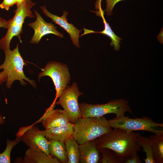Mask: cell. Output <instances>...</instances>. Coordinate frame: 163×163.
<instances>
[{
  "label": "cell",
  "mask_w": 163,
  "mask_h": 163,
  "mask_svg": "<svg viewBox=\"0 0 163 163\" xmlns=\"http://www.w3.org/2000/svg\"><path fill=\"white\" fill-rule=\"evenodd\" d=\"M139 133L115 128L108 133L95 139L98 148H107L114 151L123 160L140 150L137 141Z\"/></svg>",
  "instance_id": "cell-1"
},
{
  "label": "cell",
  "mask_w": 163,
  "mask_h": 163,
  "mask_svg": "<svg viewBox=\"0 0 163 163\" xmlns=\"http://www.w3.org/2000/svg\"><path fill=\"white\" fill-rule=\"evenodd\" d=\"M112 129L104 116L81 117L74 124L73 136L79 145L94 140Z\"/></svg>",
  "instance_id": "cell-2"
},
{
  "label": "cell",
  "mask_w": 163,
  "mask_h": 163,
  "mask_svg": "<svg viewBox=\"0 0 163 163\" xmlns=\"http://www.w3.org/2000/svg\"><path fill=\"white\" fill-rule=\"evenodd\" d=\"M4 50L5 59L3 63L0 65V70L3 69L7 75V88H11L15 80L19 81L21 85L25 86L27 83L24 82L25 80L36 88L35 82L27 78L24 73V66L27 65V64L24 62L19 51L18 44L13 50L8 49Z\"/></svg>",
  "instance_id": "cell-3"
},
{
  "label": "cell",
  "mask_w": 163,
  "mask_h": 163,
  "mask_svg": "<svg viewBox=\"0 0 163 163\" xmlns=\"http://www.w3.org/2000/svg\"><path fill=\"white\" fill-rule=\"evenodd\" d=\"M36 4L31 0H26L21 5L17 7L14 11L15 14L13 17L8 20V30L5 35L0 40V48L4 50L10 49V43L13 37L16 36L20 42L21 34L22 32V28L26 17L34 18L31 9Z\"/></svg>",
  "instance_id": "cell-4"
},
{
  "label": "cell",
  "mask_w": 163,
  "mask_h": 163,
  "mask_svg": "<svg viewBox=\"0 0 163 163\" xmlns=\"http://www.w3.org/2000/svg\"><path fill=\"white\" fill-rule=\"evenodd\" d=\"M82 117H99L109 113L115 114L118 117L128 112L133 114L129 102L123 99L112 100L107 103L93 104L82 103L79 104Z\"/></svg>",
  "instance_id": "cell-5"
},
{
  "label": "cell",
  "mask_w": 163,
  "mask_h": 163,
  "mask_svg": "<svg viewBox=\"0 0 163 163\" xmlns=\"http://www.w3.org/2000/svg\"><path fill=\"white\" fill-rule=\"evenodd\" d=\"M107 122L111 128H119L129 131L143 130L156 135L163 133V123L155 122L148 117L132 119L123 115L107 120Z\"/></svg>",
  "instance_id": "cell-6"
},
{
  "label": "cell",
  "mask_w": 163,
  "mask_h": 163,
  "mask_svg": "<svg viewBox=\"0 0 163 163\" xmlns=\"http://www.w3.org/2000/svg\"><path fill=\"white\" fill-rule=\"evenodd\" d=\"M44 76L51 78L56 90V98L59 97L68 86L71 79L69 69L66 65L52 61L47 63L38 75V79Z\"/></svg>",
  "instance_id": "cell-7"
},
{
  "label": "cell",
  "mask_w": 163,
  "mask_h": 163,
  "mask_svg": "<svg viewBox=\"0 0 163 163\" xmlns=\"http://www.w3.org/2000/svg\"><path fill=\"white\" fill-rule=\"evenodd\" d=\"M83 93L79 91L77 84L73 82L63 91L59 100L55 102L60 105L67 115L70 122L75 124L78 118L82 117L78 102V98Z\"/></svg>",
  "instance_id": "cell-8"
},
{
  "label": "cell",
  "mask_w": 163,
  "mask_h": 163,
  "mask_svg": "<svg viewBox=\"0 0 163 163\" xmlns=\"http://www.w3.org/2000/svg\"><path fill=\"white\" fill-rule=\"evenodd\" d=\"M17 137L29 148L39 149L49 155L48 141L45 136L43 131L31 125L20 128L16 134Z\"/></svg>",
  "instance_id": "cell-9"
},
{
  "label": "cell",
  "mask_w": 163,
  "mask_h": 163,
  "mask_svg": "<svg viewBox=\"0 0 163 163\" xmlns=\"http://www.w3.org/2000/svg\"><path fill=\"white\" fill-rule=\"evenodd\" d=\"M34 12L36 16V19L34 22L27 24L34 31L30 41V43H38L43 36L48 34H53L61 38L63 37V34L57 30V27L54 24L45 21L36 10H34Z\"/></svg>",
  "instance_id": "cell-10"
},
{
  "label": "cell",
  "mask_w": 163,
  "mask_h": 163,
  "mask_svg": "<svg viewBox=\"0 0 163 163\" xmlns=\"http://www.w3.org/2000/svg\"><path fill=\"white\" fill-rule=\"evenodd\" d=\"M55 102L46 110L43 115L39 120L45 129L66 125L70 121L64 110L54 109Z\"/></svg>",
  "instance_id": "cell-11"
},
{
  "label": "cell",
  "mask_w": 163,
  "mask_h": 163,
  "mask_svg": "<svg viewBox=\"0 0 163 163\" xmlns=\"http://www.w3.org/2000/svg\"><path fill=\"white\" fill-rule=\"evenodd\" d=\"M43 13L46 16L52 19L53 22L63 28L70 35L73 44L77 48H80L79 39L82 30H78L72 23L68 22L67 16L68 13L64 11L62 15L60 17L54 14L49 12L46 9V5L40 7Z\"/></svg>",
  "instance_id": "cell-12"
},
{
  "label": "cell",
  "mask_w": 163,
  "mask_h": 163,
  "mask_svg": "<svg viewBox=\"0 0 163 163\" xmlns=\"http://www.w3.org/2000/svg\"><path fill=\"white\" fill-rule=\"evenodd\" d=\"M81 163H97L100 162L101 153L95 140L79 145Z\"/></svg>",
  "instance_id": "cell-13"
},
{
  "label": "cell",
  "mask_w": 163,
  "mask_h": 163,
  "mask_svg": "<svg viewBox=\"0 0 163 163\" xmlns=\"http://www.w3.org/2000/svg\"><path fill=\"white\" fill-rule=\"evenodd\" d=\"M74 125L70 122L66 125L43 131L47 139L64 142L66 139L73 136Z\"/></svg>",
  "instance_id": "cell-14"
},
{
  "label": "cell",
  "mask_w": 163,
  "mask_h": 163,
  "mask_svg": "<svg viewBox=\"0 0 163 163\" xmlns=\"http://www.w3.org/2000/svg\"><path fill=\"white\" fill-rule=\"evenodd\" d=\"M23 163H59L56 158L47 154L39 149L29 148L26 151Z\"/></svg>",
  "instance_id": "cell-15"
},
{
  "label": "cell",
  "mask_w": 163,
  "mask_h": 163,
  "mask_svg": "<svg viewBox=\"0 0 163 163\" xmlns=\"http://www.w3.org/2000/svg\"><path fill=\"white\" fill-rule=\"evenodd\" d=\"M48 149L50 155L56 158L60 162L67 163V155L64 142L49 140L48 141Z\"/></svg>",
  "instance_id": "cell-16"
},
{
  "label": "cell",
  "mask_w": 163,
  "mask_h": 163,
  "mask_svg": "<svg viewBox=\"0 0 163 163\" xmlns=\"http://www.w3.org/2000/svg\"><path fill=\"white\" fill-rule=\"evenodd\" d=\"M155 163H163V133L152 135L148 137Z\"/></svg>",
  "instance_id": "cell-17"
},
{
  "label": "cell",
  "mask_w": 163,
  "mask_h": 163,
  "mask_svg": "<svg viewBox=\"0 0 163 163\" xmlns=\"http://www.w3.org/2000/svg\"><path fill=\"white\" fill-rule=\"evenodd\" d=\"M101 15L103 20L104 25V28L103 30L101 32H95L92 30H88L84 28V33L81 36L91 33H98L104 34L109 37L111 39L110 46H113L114 50L118 51L120 48V43L121 39L115 34L113 31L109 24L106 21L104 16L103 11L101 9Z\"/></svg>",
  "instance_id": "cell-18"
},
{
  "label": "cell",
  "mask_w": 163,
  "mask_h": 163,
  "mask_svg": "<svg viewBox=\"0 0 163 163\" xmlns=\"http://www.w3.org/2000/svg\"><path fill=\"white\" fill-rule=\"evenodd\" d=\"M68 157L67 163H78L80 155L79 144L73 136L66 139L64 141Z\"/></svg>",
  "instance_id": "cell-19"
},
{
  "label": "cell",
  "mask_w": 163,
  "mask_h": 163,
  "mask_svg": "<svg viewBox=\"0 0 163 163\" xmlns=\"http://www.w3.org/2000/svg\"><path fill=\"white\" fill-rule=\"evenodd\" d=\"M137 141L145 152L146 158L144 159L145 163H155L153 157L151 145L148 137L142 135L139 133L137 137Z\"/></svg>",
  "instance_id": "cell-20"
},
{
  "label": "cell",
  "mask_w": 163,
  "mask_h": 163,
  "mask_svg": "<svg viewBox=\"0 0 163 163\" xmlns=\"http://www.w3.org/2000/svg\"><path fill=\"white\" fill-rule=\"evenodd\" d=\"M102 163H123V160L116 153L107 148L100 149Z\"/></svg>",
  "instance_id": "cell-21"
},
{
  "label": "cell",
  "mask_w": 163,
  "mask_h": 163,
  "mask_svg": "<svg viewBox=\"0 0 163 163\" xmlns=\"http://www.w3.org/2000/svg\"><path fill=\"white\" fill-rule=\"evenodd\" d=\"M21 141L18 137L13 140L8 139L6 140V146L5 150L0 153V163H10L11 162V154L13 147Z\"/></svg>",
  "instance_id": "cell-22"
},
{
  "label": "cell",
  "mask_w": 163,
  "mask_h": 163,
  "mask_svg": "<svg viewBox=\"0 0 163 163\" xmlns=\"http://www.w3.org/2000/svg\"><path fill=\"white\" fill-rule=\"evenodd\" d=\"M122 0H106V11L107 14L108 15H111L115 5Z\"/></svg>",
  "instance_id": "cell-23"
},
{
  "label": "cell",
  "mask_w": 163,
  "mask_h": 163,
  "mask_svg": "<svg viewBox=\"0 0 163 163\" xmlns=\"http://www.w3.org/2000/svg\"><path fill=\"white\" fill-rule=\"evenodd\" d=\"M16 0H3L0 4V8L8 11L10 8L15 4H17Z\"/></svg>",
  "instance_id": "cell-24"
},
{
  "label": "cell",
  "mask_w": 163,
  "mask_h": 163,
  "mask_svg": "<svg viewBox=\"0 0 163 163\" xmlns=\"http://www.w3.org/2000/svg\"><path fill=\"white\" fill-rule=\"evenodd\" d=\"M141 161L137 153L124 160L123 163H141Z\"/></svg>",
  "instance_id": "cell-25"
},
{
  "label": "cell",
  "mask_w": 163,
  "mask_h": 163,
  "mask_svg": "<svg viewBox=\"0 0 163 163\" xmlns=\"http://www.w3.org/2000/svg\"><path fill=\"white\" fill-rule=\"evenodd\" d=\"M8 23V20H6L0 17V28L2 27L7 29Z\"/></svg>",
  "instance_id": "cell-26"
},
{
  "label": "cell",
  "mask_w": 163,
  "mask_h": 163,
  "mask_svg": "<svg viewBox=\"0 0 163 163\" xmlns=\"http://www.w3.org/2000/svg\"><path fill=\"white\" fill-rule=\"evenodd\" d=\"M7 76L5 72L3 70L0 72V84L2 85L4 82H6Z\"/></svg>",
  "instance_id": "cell-27"
},
{
  "label": "cell",
  "mask_w": 163,
  "mask_h": 163,
  "mask_svg": "<svg viewBox=\"0 0 163 163\" xmlns=\"http://www.w3.org/2000/svg\"><path fill=\"white\" fill-rule=\"evenodd\" d=\"M17 2L16 4L17 7L21 5L26 0H16Z\"/></svg>",
  "instance_id": "cell-28"
},
{
  "label": "cell",
  "mask_w": 163,
  "mask_h": 163,
  "mask_svg": "<svg viewBox=\"0 0 163 163\" xmlns=\"http://www.w3.org/2000/svg\"><path fill=\"white\" fill-rule=\"evenodd\" d=\"M4 122V118L0 113V125L3 124Z\"/></svg>",
  "instance_id": "cell-29"
}]
</instances>
